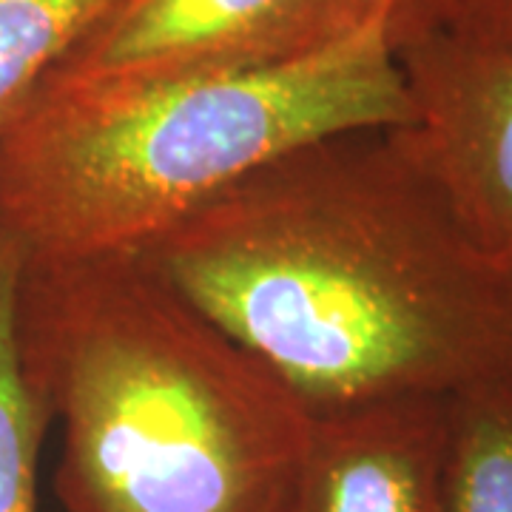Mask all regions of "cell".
I'll return each instance as SVG.
<instances>
[{
	"instance_id": "3",
	"label": "cell",
	"mask_w": 512,
	"mask_h": 512,
	"mask_svg": "<svg viewBox=\"0 0 512 512\" xmlns=\"http://www.w3.org/2000/svg\"><path fill=\"white\" fill-rule=\"evenodd\" d=\"M410 123L387 20L268 69L43 86L0 128V228L26 259L134 254L293 148Z\"/></svg>"
},
{
	"instance_id": "8",
	"label": "cell",
	"mask_w": 512,
	"mask_h": 512,
	"mask_svg": "<svg viewBox=\"0 0 512 512\" xmlns=\"http://www.w3.org/2000/svg\"><path fill=\"white\" fill-rule=\"evenodd\" d=\"M23 268L26 251L0 228V512H37V458L52 424L20 359Z\"/></svg>"
},
{
	"instance_id": "5",
	"label": "cell",
	"mask_w": 512,
	"mask_h": 512,
	"mask_svg": "<svg viewBox=\"0 0 512 512\" xmlns=\"http://www.w3.org/2000/svg\"><path fill=\"white\" fill-rule=\"evenodd\" d=\"M413 106L404 140L458 225L512 268V52L427 32L399 43Z\"/></svg>"
},
{
	"instance_id": "11",
	"label": "cell",
	"mask_w": 512,
	"mask_h": 512,
	"mask_svg": "<svg viewBox=\"0 0 512 512\" xmlns=\"http://www.w3.org/2000/svg\"><path fill=\"white\" fill-rule=\"evenodd\" d=\"M510 274H512V268H510Z\"/></svg>"
},
{
	"instance_id": "1",
	"label": "cell",
	"mask_w": 512,
	"mask_h": 512,
	"mask_svg": "<svg viewBox=\"0 0 512 512\" xmlns=\"http://www.w3.org/2000/svg\"><path fill=\"white\" fill-rule=\"evenodd\" d=\"M134 256L311 416L447 396L512 362V274L467 237L402 128L293 148Z\"/></svg>"
},
{
	"instance_id": "7",
	"label": "cell",
	"mask_w": 512,
	"mask_h": 512,
	"mask_svg": "<svg viewBox=\"0 0 512 512\" xmlns=\"http://www.w3.org/2000/svg\"><path fill=\"white\" fill-rule=\"evenodd\" d=\"M447 512H512V362L447 393Z\"/></svg>"
},
{
	"instance_id": "6",
	"label": "cell",
	"mask_w": 512,
	"mask_h": 512,
	"mask_svg": "<svg viewBox=\"0 0 512 512\" xmlns=\"http://www.w3.org/2000/svg\"><path fill=\"white\" fill-rule=\"evenodd\" d=\"M293 512H447V396L311 416Z\"/></svg>"
},
{
	"instance_id": "2",
	"label": "cell",
	"mask_w": 512,
	"mask_h": 512,
	"mask_svg": "<svg viewBox=\"0 0 512 512\" xmlns=\"http://www.w3.org/2000/svg\"><path fill=\"white\" fill-rule=\"evenodd\" d=\"M18 342L63 512H293L311 413L134 254L26 259Z\"/></svg>"
},
{
	"instance_id": "10",
	"label": "cell",
	"mask_w": 512,
	"mask_h": 512,
	"mask_svg": "<svg viewBox=\"0 0 512 512\" xmlns=\"http://www.w3.org/2000/svg\"><path fill=\"white\" fill-rule=\"evenodd\" d=\"M427 32L512 52V0H393L387 18L393 49Z\"/></svg>"
},
{
	"instance_id": "4",
	"label": "cell",
	"mask_w": 512,
	"mask_h": 512,
	"mask_svg": "<svg viewBox=\"0 0 512 512\" xmlns=\"http://www.w3.org/2000/svg\"><path fill=\"white\" fill-rule=\"evenodd\" d=\"M390 9L393 0H114L37 89L282 66L328 52Z\"/></svg>"
},
{
	"instance_id": "9",
	"label": "cell",
	"mask_w": 512,
	"mask_h": 512,
	"mask_svg": "<svg viewBox=\"0 0 512 512\" xmlns=\"http://www.w3.org/2000/svg\"><path fill=\"white\" fill-rule=\"evenodd\" d=\"M114 0H0V128Z\"/></svg>"
}]
</instances>
